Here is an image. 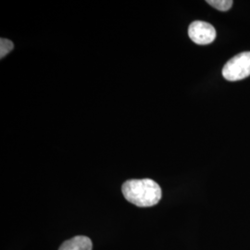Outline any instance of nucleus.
<instances>
[{"label":"nucleus","mask_w":250,"mask_h":250,"mask_svg":"<svg viewBox=\"0 0 250 250\" xmlns=\"http://www.w3.org/2000/svg\"><path fill=\"white\" fill-rule=\"evenodd\" d=\"M122 192L127 201L141 208L157 205L162 196L161 187L151 179L128 180Z\"/></svg>","instance_id":"nucleus-1"},{"label":"nucleus","mask_w":250,"mask_h":250,"mask_svg":"<svg viewBox=\"0 0 250 250\" xmlns=\"http://www.w3.org/2000/svg\"><path fill=\"white\" fill-rule=\"evenodd\" d=\"M250 75V51L238 54L224 65L223 76L227 81H240Z\"/></svg>","instance_id":"nucleus-2"},{"label":"nucleus","mask_w":250,"mask_h":250,"mask_svg":"<svg viewBox=\"0 0 250 250\" xmlns=\"http://www.w3.org/2000/svg\"><path fill=\"white\" fill-rule=\"evenodd\" d=\"M188 36L197 45H208L216 38V30L208 22L195 21L189 25Z\"/></svg>","instance_id":"nucleus-3"},{"label":"nucleus","mask_w":250,"mask_h":250,"mask_svg":"<svg viewBox=\"0 0 250 250\" xmlns=\"http://www.w3.org/2000/svg\"><path fill=\"white\" fill-rule=\"evenodd\" d=\"M93 243L89 237L77 235L63 242L59 250H92Z\"/></svg>","instance_id":"nucleus-4"},{"label":"nucleus","mask_w":250,"mask_h":250,"mask_svg":"<svg viewBox=\"0 0 250 250\" xmlns=\"http://www.w3.org/2000/svg\"><path fill=\"white\" fill-rule=\"evenodd\" d=\"M207 3L220 11L229 10L233 4L232 0H208Z\"/></svg>","instance_id":"nucleus-5"},{"label":"nucleus","mask_w":250,"mask_h":250,"mask_svg":"<svg viewBox=\"0 0 250 250\" xmlns=\"http://www.w3.org/2000/svg\"><path fill=\"white\" fill-rule=\"evenodd\" d=\"M13 43L8 39L1 38L0 39V58L3 59L5 56H7L9 52L13 49Z\"/></svg>","instance_id":"nucleus-6"}]
</instances>
